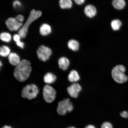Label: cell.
<instances>
[{"instance_id": "obj_25", "label": "cell", "mask_w": 128, "mask_h": 128, "mask_svg": "<svg viewBox=\"0 0 128 128\" xmlns=\"http://www.w3.org/2000/svg\"><path fill=\"white\" fill-rule=\"evenodd\" d=\"M21 38H22L21 37V36L18 34H14L13 36V39L14 41L15 42H16L20 40Z\"/></svg>"}, {"instance_id": "obj_9", "label": "cell", "mask_w": 128, "mask_h": 128, "mask_svg": "<svg viewBox=\"0 0 128 128\" xmlns=\"http://www.w3.org/2000/svg\"><path fill=\"white\" fill-rule=\"evenodd\" d=\"M82 90V87L77 83L72 84L68 88L67 91L69 95L73 98H76L79 95V93Z\"/></svg>"}, {"instance_id": "obj_33", "label": "cell", "mask_w": 128, "mask_h": 128, "mask_svg": "<svg viewBox=\"0 0 128 128\" xmlns=\"http://www.w3.org/2000/svg\"></svg>"}, {"instance_id": "obj_8", "label": "cell", "mask_w": 128, "mask_h": 128, "mask_svg": "<svg viewBox=\"0 0 128 128\" xmlns=\"http://www.w3.org/2000/svg\"><path fill=\"white\" fill-rule=\"evenodd\" d=\"M6 24L11 31H18L23 25V23L18 21L15 18L12 17L8 18L6 21Z\"/></svg>"}, {"instance_id": "obj_17", "label": "cell", "mask_w": 128, "mask_h": 128, "mask_svg": "<svg viewBox=\"0 0 128 128\" xmlns=\"http://www.w3.org/2000/svg\"><path fill=\"white\" fill-rule=\"evenodd\" d=\"M80 44L79 42L76 40H70L68 43V46L69 48L74 52L79 50Z\"/></svg>"}, {"instance_id": "obj_24", "label": "cell", "mask_w": 128, "mask_h": 128, "mask_svg": "<svg viewBox=\"0 0 128 128\" xmlns=\"http://www.w3.org/2000/svg\"><path fill=\"white\" fill-rule=\"evenodd\" d=\"M16 20L20 23H22L24 20V16L20 14L17 15L15 18Z\"/></svg>"}, {"instance_id": "obj_12", "label": "cell", "mask_w": 128, "mask_h": 128, "mask_svg": "<svg viewBox=\"0 0 128 128\" xmlns=\"http://www.w3.org/2000/svg\"><path fill=\"white\" fill-rule=\"evenodd\" d=\"M52 28L48 24H42L40 26V34L43 36H48L52 33Z\"/></svg>"}, {"instance_id": "obj_22", "label": "cell", "mask_w": 128, "mask_h": 128, "mask_svg": "<svg viewBox=\"0 0 128 128\" xmlns=\"http://www.w3.org/2000/svg\"><path fill=\"white\" fill-rule=\"evenodd\" d=\"M101 128H113L112 125L108 122H105L102 124Z\"/></svg>"}, {"instance_id": "obj_28", "label": "cell", "mask_w": 128, "mask_h": 128, "mask_svg": "<svg viewBox=\"0 0 128 128\" xmlns=\"http://www.w3.org/2000/svg\"><path fill=\"white\" fill-rule=\"evenodd\" d=\"M76 4L78 5H81L84 2L85 0H74Z\"/></svg>"}, {"instance_id": "obj_1", "label": "cell", "mask_w": 128, "mask_h": 128, "mask_svg": "<svg viewBox=\"0 0 128 128\" xmlns=\"http://www.w3.org/2000/svg\"><path fill=\"white\" fill-rule=\"evenodd\" d=\"M31 65L30 61L24 60L16 66L14 74L18 80L23 82L28 79L32 71Z\"/></svg>"}, {"instance_id": "obj_31", "label": "cell", "mask_w": 128, "mask_h": 128, "mask_svg": "<svg viewBox=\"0 0 128 128\" xmlns=\"http://www.w3.org/2000/svg\"><path fill=\"white\" fill-rule=\"evenodd\" d=\"M67 128H75L74 127H73V126H72V127H68Z\"/></svg>"}, {"instance_id": "obj_32", "label": "cell", "mask_w": 128, "mask_h": 128, "mask_svg": "<svg viewBox=\"0 0 128 128\" xmlns=\"http://www.w3.org/2000/svg\"><path fill=\"white\" fill-rule=\"evenodd\" d=\"M0 65L1 67V66H2V62L1 61H0Z\"/></svg>"}, {"instance_id": "obj_4", "label": "cell", "mask_w": 128, "mask_h": 128, "mask_svg": "<svg viewBox=\"0 0 128 128\" xmlns=\"http://www.w3.org/2000/svg\"><path fill=\"white\" fill-rule=\"evenodd\" d=\"M39 92V90L36 85L28 84L22 90V97L28 100H31L36 97Z\"/></svg>"}, {"instance_id": "obj_11", "label": "cell", "mask_w": 128, "mask_h": 128, "mask_svg": "<svg viewBox=\"0 0 128 128\" xmlns=\"http://www.w3.org/2000/svg\"><path fill=\"white\" fill-rule=\"evenodd\" d=\"M8 59L10 63L14 66H16L20 63V56L15 52H12L8 56Z\"/></svg>"}, {"instance_id": "obj_18", "label": "cell", "mask_w": 128, "mask_h": 128, "mask_svg": "<svg viewBox=\"0 0 128 128\" xmlns=\"http://www.w3.org/2000/svg\"><path fill=\"white\" fill-rule=\"evenodd\" d=\"M59 4L62 9L70 8L72 6V2L71 0H60Z\"/></svg>"}, {"instance_id": "obj_21", "label": "cell", "mask_w": 128, "mask_h": 128, "mask_svg": "<svg viewBox=\"0 0 128 128\" xmlns=\"http://www.w3.org/2000/svg\"><path fill=\"white\" fill-rule=\"evenodd\" d=\"M122 25L120 21L118 20H115L112 21L111 23V27L114 31L119 30Z\"/></svg>"}, {"instance_id": "obj_30", "label": "cell", "mask_w": 128, "mask_h": 128, "mask_svg": "<svg viewBox=\"0 0 128 128\" xmlns=\"http://www.w3.org/2000/svg\"><path fill=\"white\" fill-rule=\"evenodd\" d=\"M2 128H12V127L10 126H4Z\"/></svg>"}, {"instance_id": "obj_10", "label": "cell", "mask_w": 128, "mask_h": 128, "mask_svg": "<svg viewBox=\"0 0 128 128\" xmlns=\"http://www.w3.org/2000/svg\"><path fill=\"white\" fill-rule=\"evenodd\" d=\"M84 12L88 17L92 18L96 14V10L94 6L92 4H89L84 8Z\"/></svg>"}, {"instance_id": "obj_6", "label": "cell", "mask_w": 128, "mask_h": 128, "mask_svg": "<svg viewBox=\"0 0 128 128\" xmlns=\"http://www.w3.org/2000/svg\"><path fill=\"white\" fill-rule=\"evenodd\" d=\"M56 92L54 88L46 84L43 88V95L44 100L48 103H52L55 100Z\"/></svg>"}, {"instance_id": "obj_34", "label": "cell", "mask_w": 128, "mask_h": 128, "mask_svg": "<svg viewBox=\"0 0 128 128\" xmlns=\"http://www.w3.org/2000/svg\"></svg>"}, {"instance_id": "obj_5", "label": "cell", "mask_w": 128, "mask_h": 128, "mask_svg": "<svg viewBox=\"0 0 128 128\" xmlns=\"http://www.w3.org/2000/svg\"><path fill=\"white\" fill-rule=\"evenodd\" d=\"M73 110V106L70 99L66 98L59 102L57 112L59 114L64 116L67 112H71Z\"/></svg>"}, {"instance_id": "obj_23", "label": "cell", "mask_w": 128, "mask_h": 128, "mask_svg": "<svg viewBox=\"0 0 128 128\" xmlns=\"http://www.w3.org/2000/svg\"><path fill=\"white\" fill-rule=\"evenodd\" d=\"M13 6L15 8H18L22 6V3L18 0H16L13 2Z\"/></svg>"}, {"instance_id": "obj_2", "label": "cell", "mask_w": 128, "mask_h": 128, "mask_svg": "<svg viewBox=\"0 0 128 128\" xmlns=\"http://www.w3.org/2000/svg\"><path fill=\"white\" fill-rule=\"evenodd\" d=\"M41 11L33 9L30 12L28 19L23 26L18 31V34L22 39L25 38L27 36L29 27L34 22L39 18L42 15Z\"/></svg>"}, {"instance_id": "obj_7", "label": "cell", "mask_w": 128, "mask_h": 128, "mask_svg": "<svg viewBox=\"0 0 128 128\" xmlns=\"http://www.w3.org/2000/svg\"><path fill=\"white\" fill-rule=\"evenodd\" d=\"M38 58L42 61L46 62L48 60L52 54V51L50 48L44 45L38 48L36 52Z\"/></svg>"}, {"instance_id": "obj_3", "label": "cell", "mask_w": 128, "mask_h": 128, "mask_svg": "<svg viewBox=\"0 0 128 128\" xmlns=\"http://www.w3.org/2000/svg\"><path fill=\"white\" fill-rule=\"evenodd\" d=\"M126 70L125 67L123 65H118L115 66L112 72L113 79L119 84H123L126 82L128 78L124 74Z\"/></svg>"}, {"instance_id": "obj_19", "label": "cell", "mask_w": 128, "mask_h": 128, "mask_svg": "<svg viewBox=\"0 0 128 128\" xmlns=\"http://www.w3.org/2000/svg\"><path fill=\"white\" fill-rule=\"evenodd\" d=\"M10 54V50L8 46L3 45L0 48V55L2 56L6 57Z\"/></svg>"}, {"instance_id": "obj_14", "label": "cell", "mask_w": 128, "mask_h": 128, "mask_svg": "<svg viewBox=\"0 0 128 128\" xmlns=\"http://www.w3.org/2000/svg\"><path fill=\"white\" fill-rule=\"evenodd\" d=\"M56 79V77L53 74L48 72L46 73L44 77V82L47 84H53Z\"/></svg>"}, {"instance_id": "obj_29", "label": "cell", "mask_w": 128, "mask_h": 128, "mask_svg": "<svg viewBox=\"0 0 128 128\" xmlns=\"http://www.w3.org/2000/svg\"><path fill=\"white\" fill-rule=\"evenodd\" d=\"M85 128H96L95 126L89 124L86 126Z\"/></svg>"}, {"instance_id": "obj_16", "label": "cell", "mask_w": 128, "mask_h": 128, "mask_svg": "<svg viewBox=\"0 0 128 128\" xmlns=\"http://www.w3.org/2000/svg\"><path fill=\"white\" fill-rule=\"evenodd\" d=\"M112 4L115 8L120 10L124 9L126 4L124 0H113Z\"/></svg>"}, {"instance_id": "obj_26", "label": "cell", "mask_w": 128, "mask_h": 128, "mask_svg": "<svg viewBox=\"0 0 128 128\" xmlns=\"http://www.w3.org/2000/svg\"><path fill=\"white\" fill-rule=\"evenodd\" d=\"M16 44L17 46H18V47L22 49H23L24 47L25 44L23 42L21 41H19L17 42H16Z\"/></svg>"}, {"instance_id": "obj_13", "label": "cell", "mask_w": 128, "mask_h": 128, "mask_svg": "<svg viewBox=\"0 0 128 128\" xmlns=\"http://www.w3.org/2000/svg\"><path fill=\"white\" fill-rule=\"evenodd\" d=\"M70 62L68 58L65 57H62L59 59L58 64L60 68L65 71L68 69L69 66Z\"/></svg>"}, {"instance_id": "obj_15", "label": "cell", "mask_w": 128, "mask_h": 128, "mask_svg": "<svg viewBox=\"0 0 128 128\" xmlns=\"http://www.w3.org/2000/svg\"><path fill=\"white\" fill-rule=\"evenodd\" d=\"M68 79L70 82H76L80 79V77L78 72L76 70H72L70 72L68 76Z\"/></svg>"}, {"instance_id": "obj_27", "label": "cell", "mask_w": 128, "mask_h": 128, "mask_svg": "<svg viewBox=\"0 0 128 128\" xmlns=\"http://www.w3.org/2000/svg\"><path fill=\"white\" fill-rule=\"evenodd\" d=\"M120 115L122 118H128V111H124L122 112Z\"/></svg>"}, {"instance_id": "obj_20", "label": "cell", "mask_w": 128, "mask_h": 128, "mask_svg": "<svg viewBox=\"0 0 128 128\" xmlns=\"http://www.w3.org/2000/svg\"><path fill=\"white\" fill-rule=\"evenodd\" d=\"M0 38L2 41L6 42H9L12 40V36L9 33L2 32L0 35Z\"/></svg>"}]
</instances>
